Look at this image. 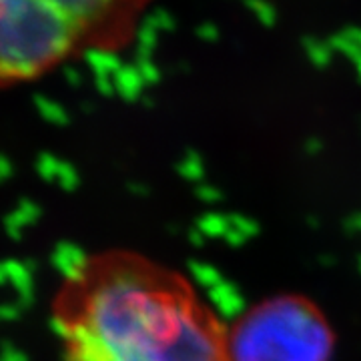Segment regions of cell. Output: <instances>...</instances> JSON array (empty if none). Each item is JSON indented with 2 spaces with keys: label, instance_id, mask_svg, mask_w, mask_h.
I'll list each match as a JSON object with an SVG mask.
<instances>
[{
  "label": "cell",
  "instance_id": "obj_1",
  "mask_svg": "<svg viewBox=\"0 0 361 361\" xmlns=\"http://www.w3.org/2000/svg\"><path fill=\"white\" fill-rule=\"evenodd\" d=\"M61 361H231L227 329L185 275L129 249H101L51 301Z\"/></svg>",
  "mask_w": 361,
  "mask_h": 361
},
{
  "label": "cell",
  "instance_id": "obj_2",
  "mask_svg": "<svg viewBox=\"0 0 361 361\" xmlns=\"http://www.w3.org/2000/svg\"><path fill=\"white\" fill-rule=\"evenodd\" d=\"M149 0H0V89L130 39Z\"/></svg>",
  "mask_w": 361,
  "mask_h": 361
},
{
  "label": "cell",
  "instance_id": "obj_3",
  "mask_svg": "<svg viewBox=\"0 0 361 361\" xmlns=\"http://www.w3.org/2000/svg\"><path fill=\"white\" fill-rule=\"evenodd\" d=\"M227 349L231 361H329L334 331L310 299L273 297L227 329Z\"/></svg>",
  "mask_w": 361,
  "mask_h": 361
}]
</instances>
